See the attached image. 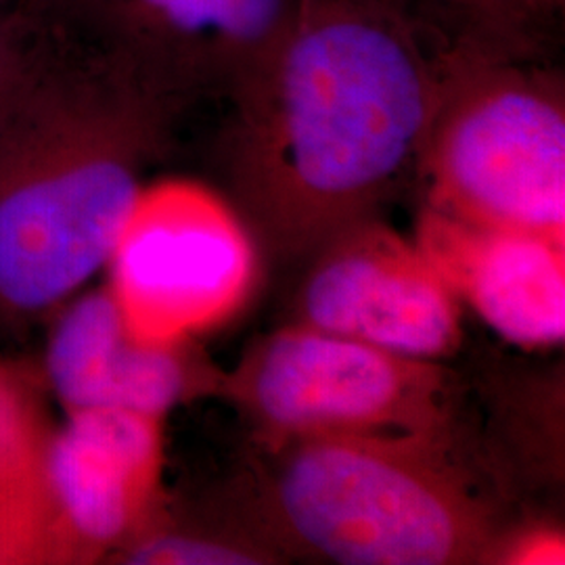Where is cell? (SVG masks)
<instances>
[{
	"label": "cell",
	"instance_id": "obj_1",
	"mask_svg": "<svg viewBox=\"0 0 565 565\" xmlns=\"http://www.w3.org/2000/svg\"><path fill=\"white\" fill-rule=\"evenodd\" d=\"M438 55L401 0H302L224 90L231 200L285 260L373 216L415 172Z\"/></svg>",
	"mask_w": 565,
	"mask_h": 565
},
{
	"label": "cell",
	"instance_id": "obj_14",
	"mask_svg": "<svg viewBox=\"0 0 565 565\" xmlns=\"http://www.w3.org/2000/svg\"><path fill=\"white\" fill-rule=\"evenodd\" d=\"M565 564V536L557 525H511L494 548L490 565Z\"/></svg>",
	"mask_w": 565,
	"mask_h": 565
},
{
	"label": "cell",
	"instance_id": "obj_10",
	"mask_svg": "<svg viewBox=\"0 0 565 565\" xmlns=\"http://www.w3.org/2000/svg\"><path fill=\"white\" fill-rule=\"evenodd\" d=\"M419 249L503 340L551 348L565 338V243L465 224L424 207Z\"/></svg>",
	"mask_w": 565,
	"mask_h": 565
},
{
	"label": "cell",
	"instance_id": "obj_13",
	"mask_svg": "<svg viewBox=\"0 0 565 565\" xmlns=\"http://www.w3.org/2000/svg\"><path fill=\"white\" fill-rule=\"evenodd\" d=\"M46 434L28 390L0 369V478L41 461Z\"/></svg>",
	"mask_w": 565,
	"mask_h": 565
},
{
	"label": "cell",
	"instance_id": "obj_11",
	"mask_svg": "<svg viewBox=\"0 0 565 565\" xmlns=\"http://www.w3.org/2000/svg\"><path fill=\"white\" fill-rule=\"evenodd\" d=\"M281 555L254 536L228 511L216 518L181 515L170 503L109 564L270 565Z\"/></svg>",
	"mask_w": 565,
	"mask_h": 565
},
{
	"label": "cell",
	"instance_id": "obj_3",
	"mask_svg": "<svg viewBox=\"0 0 565 565\" xmlns=\"http://www.w3.org/2000/svg\"><path fill=\"white\" fill-rule=\"evenodd\" d=\"M415 172L431 212L565 243L564 82L463 36L438 55Z\"/></svg>",
	"mask_w": 565,
	"mask_h": 565
},
{
	"label": "cell",
	"instance_id": "obj_7",
	"mask_svg": "<svg viewBox=\"0 0 565 565\" xmlns=\"http://www.w3.org/2000/svg\"><path fill=\"white\" fill-rule=\"evenodd\" d=\"M310 258L296 323L424 361L459 350L457 294L417 243L375 216L343 226Z\"/></svg>",
	"mask_w": 565,
	"mask_h": 565
},
{
	"label": "cell",
	"instance_id": "obj_2",
	"mask_svg": "<svg viewBox=\"0 0 565 565\" xmlns=\"http://www.w3.org/2000/svg\"><path fill=\"white\" fill-rule=\"evenodd\" d=\"M226 511L282 559L490 565L511 524L463 429L258 443Z\"/></svg>",
	"mask_w": 565,
	"mask_h": 565
},
{
	"label": "cell",
	"instance_id": "obj_5",
	"mask_svg": "<svg viewBox=\"0 0 565 565\" xmlns=\"http://www.w3.org/2000/svg\"><path fill=\"white\" fill-rule=\"evenodd\" d=\"M258 443L312 434L459 431L457 380L438 361L291 323L260 338L226 371Z\"/></svg>",
	"mask_w": 565,
	"mask_h": 565
},
{
	"label": "cell",
	"instance_id": "obj_4",
	"mask_svg": "<svg viewBox=\"0 0 565 565\" xmlns=\"http://www.w3.org/2000/svg\"><path fill=\"white\" fill-rule=\"evenodd\" d=\"M158 121L156 107L118 99L0 163V327L49 319L105 268Z\"/></svg>",
	"mask_w": 565,
	"mask_h": 565
},
{
	"label": "cell",
	"instance_id": "obj_12",
	"mask_svg": "<svg viewBox=\"0 0 565 565\" xmlns=\"http://www.w3.org/2000/svg\"><path fill=\"white\" fill-rule=\"evenodd\" d=\"M465 25V36L527 55L562 0H436Z\"/></svg>",
	"mask_w": 565,
	"mask_h": 565
},
{
	"label": "cell",
	"instance_id": "obj_9",
	"mask_svg": "<svg viewBox=\"0 0 565 565\" xmlns=\"http://www.w3.org/2000/svg\"><path fill=\"white\" fill-rule=\"evenodd\" d=\"M49 319L42 366L65 415L130 411L166 422L179 406L223 396L226 371L198 342L137 338L105 285L76 294Z\"/></svg>",
	"mask_w": 565,
	"mask_h": 565
},
{
	"label": "cell",
	"instance_id": "obj_6",
	"mask_svg": "<svg viewBox=\"0 0 565 565\" xmlns=\"http://www.w3.org/2000/svg\"><path fill=\"white\" fill-rule=\"evenodd\" d=\"M107 291L147 342H198L233 319L258 277L237 207L200 182L142 184L105 264Z\"/></svg>",
	"mask_w": 565,
	"mask_h": 565
},
{
	"label": "cell",
	"instance_id": "obj_8",
	"mask_svg": "<svg viewBox=\"0 0 565 565\" xmlns=\"http://www.w3.org/2000/svg\"><path fill=\"white\" fill-rule=\"evenodd\" d=\"M163 424L84 411L49 429L42 482L61 565L109 564L166 505Z\"/></svg>",
	"mask_w": 565,
	"mask_h": 565
}]
</instances>
